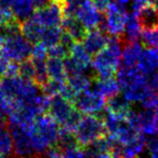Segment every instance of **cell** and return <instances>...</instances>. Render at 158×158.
I'll use <instances>...</instances> for the list:
<instances>
[{"instance_id":"1","label":"cell","mask_w":158,"mask_h":158,"mask_svg":"<svg viewBox=\"0 0 158 158\" xmlns=\"http://www.w3.org/2000/svg\"><path fill=\"white\" fill-rule=\"evenodd\" d=\"M27 129L36 154L45 153L57 145L61 128L51 116L40 115L36 117Z\"/></svg>"},{"instance_id":"2","label":"cell","mask_w":158,"mask_h":158,"mask_svg":"<svg viewBox=\"0 0 158 158\" xmlns=\"http://www.w3.org/2000/svg\"><path fill=\"white\" fill-rule=\"evenodd\" d=\"M122 48L118 36L109 37L107 45L101 52L95 55L92 60V67L97 74V78L103 79L114 77V74L120 68Z\"/></svg>"},{"instance_id":"3","label":"cell","mask_w":158,"mask_h":158,"mask_svg":"<svg viewBox=\"0 0 158 158\" xmlns=\"http://www.w3.org/2000/svg\"><path fill=\"white\" fill-rule=\"evenodd\" d=\"M49 116L55 120L61 129L74 132L80 122L81 113L76 109L75 105L60 95L53 96L51 99L48 108Z\"/></svg>"},{"instance_id":"4","label":"cell","mask_w":158,"mask_h":158,"mask_svg":"<svg viewBox=\"0 0 158 158\" xmlns=\"http://www.w3.org/2000/svg\"><path fill=\"white\" fill-rule=\"evenodd\" d=\"M73 133L77 143L83 148L88 147L107 134L104 120L96 115H86L81 118Z\"/></svg>"},{"instance_id":"5","label":"cell","mask_w":158,"mask_h":158,"mask_svg":"<svg viewBox=\"0 0 158 158\" xmlns=\"http://www.w3.org/2000/svg\"><path fill=\"white\" fill-rule=\"evenodd\" d=\"M105 16H103L99 29L112 36H120L124 33L126 21L128 18L126 8L116 1L107 7Z\"/></svg>"},{"instance_id":"6","label":"cell","mask_w":158,"mask_h":158,"mask_svg":"<svg viewBox=\"0 0 158 158\" xmlns=\"http://www.w3.org/2000/svg\"><path fill=\"white\" fill-rule=\"evenodd\" d=\"M74 105L81 114L96 115L106 109V100L97 89L92 86L77 96Z\"/></svg>"},{"instance_id":"7","label":"cell","mask_w":158,"mask_h":158,"mask_svg":"<svg viewBox=\"0 0 158 158\" xmlns=\"http://www.w3.org/2000/svg\"><path fill=\"white\" fill-rule=\"evenodd\" d=\"M127 119L144 136L151 137L158 134L157 112L141 107L139 110L131 109Z\"/></svg>"},{"instance_id":"8","label":"cell","mask_w":158,"mask_h":158,"mask_svg":"<svg viewBox=\"0 0 158 158\" xmlns=\"http://www.w3.org/2000/svg\"><path fill=\"white\" fill-rule=\"evenodd\" d=\"M12 141L15 152L18 155L22 157H32L36 154L27 126H21L16 124L12 132Z\"/></svg>"},{"instance_id":"9","label":"cell","mask_w":158,"mask_h":158,"mask_svg":"<svg viewBox=\"0 0 158 158\" xmlns=\"http://www.w3.org/2000/svg\"><path fill=\"white\" fill-rule=\"evenodd\" d=\"M33 18L36 19L44 27L60 26L64 18L61 4L60 2L52 0L48 5L38 9Z\"/></svg>"},{"instance_id":"10","label":"cell","mask_w":158,"mask_h":158,"mask_svg":"<svg viewBox=\"0 0 158 158\" xmlns=\"http://www.w3.org/2000/svg\"><path fill=\"white\" fill-rule=\"evenodd\" d=\"M5 51V55L10 59L22 60H25L31 53V45L27 38L16 33L7 38Z\"/></svg>"},{"instance_id":"11","label":"cell","mask_w":158,"mask_h":158,"mask_svg":"<svg viewBox=\"0 0 158 158\" xmlns=\"http://www.w3.org/2000/svg\"><path fill=\"white\" fill-rule=\"evenodd\" d=\"M103 16L94 4L93 0H85L77 13V18L82 22L88 30L99 28Z\"/></svg>"},{"instance_id":"12","label":"cell","mask_w":158,"mask_h":158,"mask_svg":"<svg viewBox=\"0 0 158 158\" xmlns=\"http://www.w3.org/2000/svg\"><path fill=\"white\" fill-rule=\"evenodd\" d=\"M138 21L143 30H155L158 28V5L147 3L136 12Z\"/></svg>"},{"instance_id":"13","label":"cell","mask_w":158,"mask_h":158,"mask_svg":"<svg viewBox=\"0 0 158 158\" xmlns=\"http://www.w3.org/2000/svg\"><path fill=\"white\" fill-rule=\"evenodd\" d=\"M108 40H109V34L102 31L101 29L96 28L89 30L88 34L83 40V45L91 56H95L106 47Z\"/></svg>"},{"instance_id":"14","label":"cell","mask_w":158,"mask_h":158,"mask_svg":"<svg viewBox=\"0 0 158 158\" xmlns=\"http://www.w3.org/2000/svg\"><path fill=\"white\" fill-rule=\"evenodd\" d=\"M137 68L142 74L158 71V48H145L140 56Z\"/></svg>"},{"instance_id":"15","label":"cell","mask_w":158,"mask_h":158,"mask_svg":"<svg viewBox=\"0 0 158 158\" xmlns=\"http://www.w3.org/2000/svg\"><path fill=\"white\" fill-rule=\"evenodd\" d=\"M61 26L64 32H67L76 42H83L89 30L77 17H64Z\"/></svg>"},{"instance_id":"16","label":"cell","mask_w":158,"mask_h":158,"mask_svg":"<svg viewBox=\"0 0 158 158\" xmlns=\"http://www.w3.org/2000/svg\"><path fill=\"white\" fill-rule=\"evenodd\" d=\"M143 51V48L139 41H133L125 44L123 47L121 67L135 68L140 59V56Z\"/></svg>"},{"instance_id":"17","label":"cell","mask_w":158,"mask_h":158,"mask_svg":"<svg viewBox=\"0 0 158 158\" xmlns=\"http://www.w3.org/2000/svg\"><path fill=\"white\" fill-rule=\"evenodd\" d=\"M130 102L123 95H115L110 97L106 101V109L112 114L118 115L121 117H127L131 111Z\"/></svg>"},{"instance_id":"18","label":"cell","mask_w":158,"mask_h":158,"mask_svg":"<svg viewBox=\"0 0 158 158\" xmlns=\"http://www.w3.org/2000/svg\"><path fill=\"white\" fill-rule=\"evenodd\" d=\"M47 71L49 80L63 83H65V81H67L68 75L65 72V67L63 60L49 57L47 60Z\"/></svg>"},{"instance_id":"19","label":"cell","mask_w":158,"mask_h":158,"mask_svg":"<svg viewBox=\"0 0 158 158\" xmlns=\"http://www.w3.org/2000/svg\"><path fill=\"white\" fill-rule=\"evenodd\" d=\"M97 90L101 93L105 98L113 97L115 95H118L121 90V87L119 85L117 79L114 77H109V78H98L95 81V86Z\"/></svg>"},{"instance_id":"20","label":"cell","mask_w":158,"mask_h":158,"mask_svg":"<svg viewBox=\"0 0 158 158\" xmlns=\"http://www.w3.org/2000/svg\"><path fill=\"white\" fill-rule=\"evenodd\" d=\"M67 84L73 90L80 94L92 87V85H93V77L89 73L69 76L67 78Z\"/></svg>"},{"instance_id":"21","label":"cell","mask_w":158,"mask_h":158,"mask_svg":"<svg viewBox=\"0 0 158 158\" xmlns=\"http://www.w3.org/2000/svg\"><path fill=\"white\" fill-rule=\"evenodd\" d=\"M44 27L42 26L36 19L33 17L31 19H28L25 22L23 26V32L25 37L30 42H38L41 40L42 32H44Z\"/></svg>"},{"instance_id":"22","label":"cell","mask_w":158,"mask_h":158,"mask_svg":"<svg viewBox=\"0 0 158 158\" xmlns=\"http://www.w3.org/2000/svg\"><path fill=\"white\" fill-rule=\"evenodd\" d=\"M63 33L64 30L60 28V26H52V27L44 28L40 40L41 44H44L48 48L55 47V45L60 44Z\"/></svg>"},{"instance_id":"23","label":"cell","mask_w":158,"mask_h":158,"mask_svg":"<svg viewBox=\"0 0 158 158\" xmlns=\"http://www.w3.org/2000/svg\"><path fill=\"white\" fill-rule=\"evenodd\" d=\"M11 4L13 7L14 14L22 20L28 19L32 14L34 7L32 0H12Z\"/></svg>"},{"instance_id":"24","label":"cell","mask_w":158,"mask_h":158,"mask_svg":"<svg viewBox=\"0 0 158 158\" xmlns=\"http://www.w3.org/2000/svg\"><path fill=\"white\" fill-rule=\"evenodd\" d=\"M71 56L74 60H76L78 63H80L85 68L90 69L92 65L91 55L88 52V51L85 48L84 45L81 42H77L72 49Z\"/></svg>"},{"instance_id":"25","label":"cell","mask_w":158,"mask_h":158,"mask_svg":"<svg viewBox=\"0 0 158 158\" xmlns=\"http://www.w3.org/2000/svg\"><path fill=\"white\" fill-rule=\"evenodd\" d=\"M84 1L85 0H63L60 4L64 17H77V13Z\"/></svg>"},{"instance_id":"26","label":"cell","mask_w":158,"mask_h":158,"mask_svg":"<svg viewBox=\"0 0 158 158\" xmlns=\"http://www.w3.org/2000/svg\"><path fill=\"white\" fill-rule=\"evenodd\" d=\"M141 40L146 48H158V28L155 30H144L141 33Z\"/></svg>"},{"instance_id":"27","label":"cell","mask_w":158,"mask_h":158,"mask_svg":"<svg viewBox=\"0 0 158 158\" xmlns=\"http://www.w3.org/2000/svg\"><path fill=\"white\" fill-rule=\"evenodd\" d=\"M13 141L12 137L7 131L0 129V154L9 153L12 149Z\"/></svg>"},{"instance_id":"28","label":"cell","mask_w":158,"mask_h":158,"mask_svg":"<svg viewBox=\"0 0 158 158\" xmlns=\"http://www.w3.org/2000/svg\"><path fill=\"white\" fill-rule=\"evenodd\" d=\"M64 154V158H88L86 150L79 145H75L73 147L61 150Z\"/></svg>"},{"instance_id":"29","label":"cell","mask_w":158,"mask_h":158,"mask_svg":"<svg viewBox=\"0 0 158 158\" xmlns=\"http://www.w3.org/2000/svg\"><path fill=\"white\" fill-rule=\"evenodd\" d=\"M23 79L29 80V79H34L35 78V68H34L33 61L25 60L22 63L21 67L19 68Z\"/></svg>"},{"instance_id":"30","label":"cell","mask_w":158,"mask_h":158,"mask_svg":"<svg viewBox=\"0 0 158 158\" xmlns=\"http://www.w3.org/2000/svg\"><path fill=\"white\" fill-rule=\"evenodd\" d=\"M45 158H64V154L59 147H52L45 152Z\"/></svg>"},{"instance_id":"31","label":"cell","mask_w":158,"mask_h":158,"mask_svg":"<svg viewBox=\"0 0 158 158\" xmlns=\"http://www.w3.org/2000/svg\"><path fill=\"white\" fill-rule=\"evenodd\" d=\"M93 2L100 11H104L112 3V0H93Z\"/></svg>"},{"instance_id":"32","label":"cell","mask_w":158,"mask_h":158,"mask_svg":"<svg viewBox=\"0 0 158 158\" xmlns=\"http://www.w3.org/2000/svg\"><path fill=\"white\" fill-rule=\"evenodd\" d=\"M149 1H151V0H133V12L136 13L142 6L147 4Z\"/></svg>"},{"instance_id":"33","label":"cell","mask_w":158,"mask_h":158,"mask_svg":"<svg viewBox=\"0 0 158 158\" xmlns=\"http://www.w3.org/2000/svg\"><path fill=\"white\" fill-rule=\"evenodd\" d=\"M88 158H114L113 154L110 152L104 153H95V154H87Z\"/></svg>"},{"instance_id":"34","label":"cell","mask_w":158,"mask_h":158,"mask_svg":"<svg viewBox=\"0 0 158 158\" xmlns=\"http://www.w3.org/2000/svg\"><path fill=\"white\" fill-rule=\"evenodd\" d=\"M52 0H32V3L34 7H37L38 9L42 8V7L48 5Z\"/></svg>"},{"instance_id":"35","label":"cell","mask_w":158,"mask_h":158,"mask_svg":"<svg viewBox=\"0 0 158 158\" xmlns=\"http://www.w3.org/2000/svg\"><path fill=\"white\" fill-rule=\"evenodd\" d=\"M116 2H117V3H119V4H120V5L126 7V6L128 5L129 3L131 2V0H116Z\"/></svg>"},{"instance_id":"36","label":"cell","mask_w":158,"mask_h":158,"mask_svg":"<svg viewBox=\"0 0 158 158\" xmlns=\"http://www.w3.org/2000/svg\"><path fill=\"white\" fill-rule=\"evenodd\" d=\"M151 1H153V3H154V4L158 5V0H151Z\"/></svg>"},{"instance_id":"37","label":"cell","mask_w":158,"mask_h":158,"mask_svg":"<svg viewBox=\"0 0 158 158\" xmlns=\"http://www.w3.org/2000/svg\"><path fill=\"white\" fill-rule=\"evenodd\" d=\"M53 1H57V2H60V3H61V1H63V0H53Z\"/></svg>"},{"instance_id":"38","label":"cell","mask_w":158,"mask_h":158,"mask_svg":"<svg viewBox=\"0 0 158 158\" xmlns=\"http://www.w3.org/2000/svg\"><path fill=\"white\" fill-rule=\"evenodd\" d=\"M156 112H157V113H158V107H157V110H156Z\"/></svg>"},{"instance_id":"39","label":"cell","mask_w":158,"mask_h":158,"mask_svg":"<svg viewBox=\"0 0 158 158\" xmlns=\"http://www.w3.org/2000/svg\"><path fill=\"white\" fill-rule=\"evenodd\" d=\"M114 158H120V157H114Z\"/></svg>"}]
</instances>
